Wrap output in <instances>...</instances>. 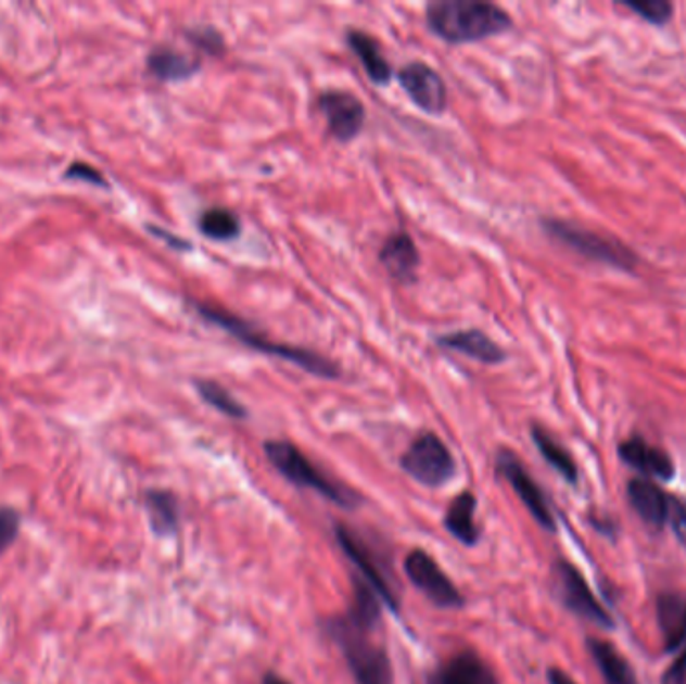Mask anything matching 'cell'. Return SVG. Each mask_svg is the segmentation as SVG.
Instances as JSON below:
<instances>
[{
  "label": "cell",
  "instance_id": "6da1fadb",
  "mask_svg": "<svg viewBox=\"0 0 686 684\" xmlns=\"http://www.w3.org/2000/svg\"><path fill=\"white\" fill-rule=\"evenodd\" d=\"M425 25L449 45H466L506 33L512 16L486 0H436L425 7Z\"/></svg>",
  "mask_w": 686,
  "mask_h": 684
},
{
  "label": "cell",
  "instance_id": "7a4b0ae2",
  "mask_svg": "<svg viewBox=\"0 0 686 684\" xmlns=\"http://www.w3.org/2000/svg\"><path fill=\"white\" fill-rule=\"evenodd\" d=\"M193 305H195L199 316L207 319L213 326L224 329L227 333H231L238 342L247 345L255 352H262L265 356L285 359L290 364L300 366L307 373L323 378V380H335L342 376V369L338 364H333L328 357L319 356L317 352L297 347V345H288V343L271 342V340H267V335L255 331L245 319H241L236 314H229L217 305H207V303H193Z\"/></svg>",
  "mask_w": 686,
  "mask_h": 684
},
{
  "label": "cell",
  "instance_id": "3957f363",
  "mask_svg": "<svg viewBox=\"0 0 686 684\" xmlns=\"http://www.w3.org/2000/svg\"><path fill=\"white\" fill-rule=\"evenodd\" d=\"M264 452L269 464L293 486L314 490L340 508H354L359 502L354 490L342 486L331 480L330 476L323 474L295 444L285 440H269L264 444Z\"/></svg>",
  "mask_w": 686,
  "mask_h": 684
},
{
  "label": "cell",
  "instance_id": "277c9868",
  "mask_svg": "<svg viewBox=\"0 0 686 684\" xmlns=\"http://www.w3.org/2000/svg\"><path fill=\"white\" fill-rule=\"evenodd\" d=\"M326 632L342 648L356 684H392V662L385 648L371 641V631L342 617L326 622Z\"/></svg>",
  "mask_w": 686,
  "mask_h": 684
},
{
  "label": "cell",
  "instance_id": "5b68a950",
  "mask_svg": "<svg viewBox=\"0 0 686 684\" xmlns=\"http://www.w3.org/2000/svg\"><path fill=\"white\" fill-rule=\"evenodd\" d=\"M542 229L558 243L567 245L568 250L576 251L579 255L596 264L608 265L628 274H633L638 267V255L619 239L605 238L596 231L562 219H542Z\"/></svg>",
  "mask_w": 686,
  "mask_h": 684
},
{
  "label": "cell",
  "instance_id": "8992f818",
  "mask_svg": "<svg viewBox=\"0 0 686 684\" xmlns=\"http://www.w3.org/2000/svg\"><path fill=\"white\" fill-rule=\"evenodd\" d=\"M399 466L425 487H442L456 476V460L434 432H422L402 454Z\"/></svg>",
  "mask_w": 686,
  "mask_h": 684
},
{
  "label": "cell",
  "instance_id": "52a82bcc",
  "mask_svg": "<svg viewBox=\"0 0 686 684\" xmlns=\"http://www.w3.org/2000/svg\"><path fill=\"white\" fill-rule=\"evenodd\" d=\"M552 570H555L558 598L562 600V605L567 606L570 612H574L581 619L588 620V622H593L600 629H607V631L614 626V620L610 617V612L598 603V598L594 596L588 582L584 580L576 566L570 565L568 560H556Z\"/></svg>",
  "mask_w": 686,
  "mask_h": 684
},
{
  "label": "cell",
  "instance_id": "ba28073f",
  "mask_svg": "<svg viewBox=\"0 0 686 684\" xmlns=\"http://www.w3.org/2000/svg\"><path fill=\"white\" fill-rule=\"evenodd\" d=\"M409 582L437 608H462L463 596L436 560L423 550H411L404 560Z\"/></svg>",
  "mask_w": 686,
  "mask_h": 684
},
{
  "label": "cell",
  "instance_id": "9c48e42d",
  "mask_svg": "<svg viewBox=\"0 0 686 684\" xmlns=\"http://www.w3.org/2000/svg\"><path fill=\"white\" fill-rule=\"evenodd\" d=\"M496 472L512 486L516 496L526 506L532 518L548 532H556L555 514L550 510V504L546 501L542 487L530 476L524 464L516 456L512 449L501 447L496 454Z\"/></svg>",
  "mask_w": 686,
  "mask_h": 684
},
{
  "label": "cell",
  "instance_id": "30bf717a",
  "mask_svg": "<svg viewBox=\"0 0 686 684\" xmlns=\"http://www.w3.org/2000/svg\"><path fill=\"white\" fill-rule=\"evenodd\" d=\"M335 540H338L343 554L347 556V560L356 566L357 572L361 574L359 580H364L371 591L378 594V598L382 600L383 606H388L392 612L397 615L399 605H397V596L394 594V588L390 586V582L383 577L382 566L378 565V560L373 558V553L366 546V542L359 539L354 530H350L343 524L335 527Z\"/></svg>",
  "mask_w": 686,
  "mask_h": 684
},
{
  "label": "cell",
  "instance_id": "8fae6325",
  "mask_svg": "<svg viewBox=\"0 0 686 684\" xmlns=\"http://www.w3.org/2000/svg\"><path fill=\"white\" fill-rule=\"evenodd\" d=\"M409 101L428 115H442L448 106V87L440 73L422 61H411L397 73Z\"/></svg>",
  "mask_w": 686,
  "mask_h": 684
},
{
  "label": "cell",
  "instance_id": "7c38bea8",
  "mask_svg": "<svg viewBox=\"0 0 686 684\" xmlns=\"http://www.w3.org/2000/svg\"><path fill=\"white\" fill-rule=\"evenodd\" d=\"M317 109L328 123V131L340 143H347L356 139L366 123V106L354 92L330 91L321 92L317 99Z\"/></svg>",
  "mask_w": 686,
  "mask_h": 684
},
{
  "label": "cell",
  "instance_id": "4fadbf2b",
  "mask_svg": "<svg viewBox=\"0 0 686 684\" xmlns=\"http://www.w3.org/2000/svg\"><path fill=\"white\" fill-rule=\"evenodd\" d=\"M430 684H500L496 672L474 650H463L449 657L432 674Z\"/></svg>",
  "mask_w": 686,
  "mask_h": 684
},
{
  "label": "cell",
  "instance_id": "5bb4252c",
  "mask_svg": "<svg viewBox=\"0 0 686 684\" xmlns=\"http://www.w3.org/2000/svg\"><path fill=\"white\" fill-rule=\"evenodd\" d=\"M619 456L633 470L648 478H659L664 482L674 478V464L671 456L660 447L650 446L640 435H634L631 440L622 442L619 446Z\"/></svg>",
  "mask_w": 686,
  "mask_h": 684
},
{
  "label": "cell",
  "instance_id": "9a60e30c",
  "mask_svg": "<svg viewBox=\"0 0 686 684\" xmlns=\"http://www.w3.org/2000/svg\"><path fill=\"white\" fill-rule=\"evenodd\" d=\"M380 264L385 267L390 276L396 279L397 283H411L416 279L422 259L411 236L406 231H397L385 239L380 250Z\"/></svg>",
  "mask_w": 686,
  "mask_h": 684
},
{
  "label": "cell",
  "instance_id": "2e32d148",
  "mask_svg": "<svg viewBox=\"0 0 686 684\" xmlns=\"http://www.w3.org/2000/svg\"><path fill=\"white\" fill-rule=\"evenodd\" d=\"M437 345L458 352L462 356L472 357L474 362L486 364V366H496L506 359V352L500 345L480 329H462V331H452L446 335H440Z\"/></svg>",
  "mask_w": 686,
  "mask_h": 684
},
{
  "label": "cell",
  "instance_id": "e0dca14e",
  "mask_svg": "<svg viewBox=\"0 0 686 684\" xmlns=\"http://www.w3.org/2000/svg\"><path fill=\"white\" fill-rule=\"evenodd\" d=\"M628 501L633 504L634 512L638 514L647 524L662 528L669 522L671 501L655 482L647 478H634L628 482Z\"/></svg>",
  "mask_w": 686,
  "mask_h": 684
},
{
  "label": "cell",
  "instance_id": "ac0fdd59",
  "mask_svg": "<svg viewBox=\"0 0 686 684\" xmlns=\"http://www.w3.org/2000/svg\"><path fill=\"white\" fill-rule=\"evenodd\" d=\"M657 619L669 653L686 645V598L681 594H660L657 600Z\"/></svg>",
  "mask_w": 686,
  "mask_h": 684
},
{
  "label": "cell",
  "instance_id": "d6986e66",
  "mask_svg": "<svg viewBox=\"0 0 686 684\" xmlns=\"http://www.w3.org/2000/svg\"><path fill=\"white\" fill-rule=\"evenodd\" d=\"M147 68L161 83H179L198 75L201 63L195 56L179 53L169 47H157L147 56Z\"/></svg>",
  "mask_w": 686,
  "mask_h": 684
},
{
  "label": "cell",
  "instance_id": "ffe728a7",
  "mask_svg": "<svg viewBox=\"0 0 686 684\" xmlns=\"http://www.w3.org/2000/svg\"><path fill=\"white\" fill-rule=\"evenodd\" d=\"M475 506H478V501L474 494L470 490H463L452 501L448 512L444 516V527L454 539L462 542L463 546H474L480 540V527L475 522Z\"/></svg>",
  "mask_w": 686,
  "mask_h": 684
},
{
  "label": "cell",
  "instance_id": "44dd1931",
  "mask_svg": "<svg viewBox=\"0 0 686 684\" xmlns=\"http://www.w3.org/2000/svg\"><path fill=\"white\" fill-rule=\"evenodd\" d=\"M145 510L151 530L161 539H167L179 532V520H181L179 501L169 490H147Z\"/></svg>",
  "mask_w": 686,
  "mask_h": 684
},
{
  "label": "cell",
  "instance_id": "7402d4cb",
  "mask_svg": "<svg viewBox=\"0 0 686 684\" xmlns=\"http://www.w3.org/2000/svg\"><path fill=\"white\" fill-rule=\"evenodd\" d=\"M347 45H350L352 53L359 59V63L364 66L366 75L370 77L373 85H388L392 80V66L380 51V45L376 42V39H371L368 33L350 30Z\"/></svg>",
  "mask_w": 686,
  "mask_h": 684
},
{
  "label": "cell",
  "instance_id": "603a6c76",
  "mask_svg": "<svg viewBox=\"0 0 686 684\" xmlns=\"http://www.w3.org/2000/svg\"><path fill=\"white\" fill-rule=\"evenodd\" d=\"M588 650L594 662L598 664V671L605 679V684H638L633 667L626 658L622 657L619 648L607 641L590 638Z\"/></svg>",
  "mask_w": 686,
  "mask_h": 684
},
{
  "label": "cell",
  "instance_id": "cb8c5ba5",
  "mask_svg": "<svg viewBox=\"0 0 686 684\" xmlns=\"http://www.w3.org/2000/svg\"><path fill=\"white\" fill-rule=\"evenodd\" d=\"M530 434H532V442H534V446L538 447L542 458L548 461L556 472L567 480L568 484L576 486L579 484V466L570 456L567 447L562 446L560 442H556L552 435L536 423L532 426Z\"/></svg>",
  "mask_w": 686,
  "mask_h": 684
},
{
  "label": "cell",
  "instance_id": "d4e9b609",
  "mask_svg": "<svg viewBox=\"0 0 686 684\" xmlns=\"http://www.w3.org/2000/svg\"><path fill=\"white\" fill-rule=\"evenodd\" d=\"M199 231L213 241H233L241 236V221L233 211L213 207L201 213Z\"/></svg>",
  "mask_w": 686,
  "mask_h": 684
},
{
  "label": "cell",
  "instance_id": "484cf974",
  "mask_svg": "<svg viewBox=\"0 0 686 684\" xmlns=\"http://www.w3.org/2000/svg\"><path fill=\"white\" fill-rule=\"evenodd\" d=\"M199 395L203 397V402L213 409H217L219 414H224L231 420H245L247 418V408L236 400L233 395L225 390L221 383L209 382V380H199L195 382Z\"/></svg>",
  "mask_w": 686,
  "mask_h": 684
},
{
  "label": "cell",
  "instance_id": "4316f807",
  "mask_svg": "<svg viewBox=\"0 0 686 684\" xmlns=\"http://www.w3.org/2000/svg\"><path fill=\"white\" fill-rule=\"evenodd\" d=\"M622 7L638 14L643 21H647L655 27H662L671 23L674 7L669 0H622Z\"/></svg>",
  "mask_w": 686,
  "mask_h": 684
},
{
  "label": "cell",
  "instance_id": "83f0119b",
  "mask_svg": "<svg viewBox=\"0 0 686 684\" xmlns=\"http://www.w3.org/2000/svg\"><path fill=\"white\" fill-rule=\"evenodd\" d=\"M187 39L198 45L199 49H203L205 53L221 54L225 51L224 37L215 28L199 27L195 30H189Z\"/></svg>",
  "mask_w": 686,
  "mask_h": 684
},
{
  "label": "cell",
  "instance_id": "f1b7e54d",
  "mask_svg": "<svg viewBox=\"0 0 686 684\" xmlns=\"http://www.w3.org/2000/svg\"><path fill=\"white\" fill-rule=\"evenodd\" d=\"M21 528V516L13 508H0V554L13 544Z\"/></svg>",
  "mask_w": 686,
  "mask_h": 684
},
{
  "label": "cell",
  "instance_id": "f546056e",
  "mask_svg": "<svg viewBox=\"0 0 686 684\" xmlns=\"http://www.w3.org/2000/svg\"><path fill=\"white\" fill-rule=\"evenodd\" d=\"M669 522H671V527H673L676 539H678V542L686 548V508L681 502L671 501Z\"/></svg>",
  "mask_w": 686,
  "mask_h": 684
},
{
  "label": "cell",
  "instance_id": "4dcf8cb0",
  "mask_svg": "<svg viewBox=\"0 0 686 684\" xmlns=\"http://www.w3.org/2000/svg\"><path fill=\"white\" fill-rule=\"evenodd\" d=\"M66 179H82V181H89V183H97L101 185V187H106L103 175L99 172H94L93 167H89V165H85V163H75V165H71V169L66 172Z\"/></svg>",
  "mask_w": 686,
  "mask_h": 684
},
{
  "label": "cell",
  "instance_id": "1f68e13d",
  "mask_svg": "<svg viewBox=\"0 0 686 684\" xmlns=\"http://www.w3.org/2000/svg\"><path fill=\"white\" fill-rule=\"evenodd\" d=\"M662 684H686V650L674 658L673 664L662 676Z\"/></svg>",
  "mask_w": 686,
  "mask_h": 684
},
{
  "label": "cell",
  "instance_id": "d6a6232c",
  "mask_svg": "<svg viewBox=\"0 0 686 684\" xmlns=\"http://www.w3.org/2000/svg\"><path fill=\"white\" fill-rule=\"evenodd\" d=\"M548 683L550 684H576L567 672L560 671V669H550L548 671Z\"/></svg>",
  "mask_w": 686,
  "mask_h": 684
},
{
  "label": "cell",
  "instance_id": "836d02e7",
  "mask_svg": "<svg viewBox=\"0 0 686 684\" xmlns=\"http://www.w3.org/2000/svg\"><path fill=\"white\" fill-rule=\"evenodd\" d=\"M262 684H290L283 676H279L278 672H265Z\"/></svg>",
  "mask_w": 686,
  "mask_h": 684
}]
</instances>
